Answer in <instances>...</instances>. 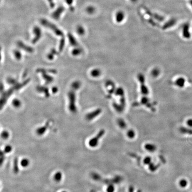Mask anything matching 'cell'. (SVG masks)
<instances>
[{"instance_id":"obj_1","label":"cell","mask_w":192,"mask_h":192,"mask_svg":"<svg viewBox=\"0 0 192 192\" xmlns=\"http://www.w3.org/2000/svg\"><path fill=\"white\" fill-rule=\"evenodd\" d=\"M22 88V84L17 83V84L14 85V87L9 89L7 91L4 92L1 96V108L2 109L3 106L5 105L8 98L10 97V96L13 94L14 91L15 90H18L21 88Z\"/></svg>"},{"instance_id":"obj_2","label":"cell","mask_w":192,"mask_h":192,"mask_svg":"<svg viewBox=\"0 0 192 192\" xmlns=\"http://www.w3.org/2000/svg\"><path fill=\"white\" fill-rule=\"evenodd\" d=\"M41 23L45 27L49 28V29L51 30L57 36L62 37L64 35L63 32L55 24L52 23L49 21L45 19H42L41 20Z\"/></svg>"},{"instance_id":"obj_3","label":"cell","mask_w":192,"mask_h":192,"mask_svg":"<svg viewBox=\"0 0 192 192\" xmlns=\"http://www.w3.org/2000/svg\"><path fill=\"white\" fill-rule=\"evenodd\" d=\"M68 98L69 100V110L72 113H76L77 111V108L76 105V94L74 90L69 91L68 92Z\"/></svg>"},{"instance_id":"obj_4","label":"cell","mask_w":192,"mask_h":192,"mask_svg":"<svg viewBox=\"0 0 192 192\" xmlns=\"http://www.w3.org/2000/svg\"><path fill=\"white\" fill-rule=\"evenodd\" d=\"M105 134V131L104 129L100 130L95 137L92 138L89 141V145L92 148H95L99 144V140Z\"/></svg>"},{"instance_id":"obj_5","label":"cell","mask_w":192,"mask_h":192,"mask_svg":"<svg viewBox=\"0 0 192 192\" xmlns=\"http://www.w3.org/2000/svg\"><path fill=\"white\" fill-rule=\"evenodd\" d=\"M65 10V8L63 6H59L54 12L52 14L53 18L54 19L58 20L59 19L61 16V14H63V12Z\"/></svg>"},{"instance_id":"obj_6","label":"cell","mask_w":192,"mask_h":192,"mask_svg":"<svg viewBox=\"0 0 192 192\" xmlns=\"http://www.w3.org/2000/svg\"><path fill=\"white\" fill-rule=\"evenodd\" d=\"M33 32L35 36L33 38V40H32V42L33 44H35L40 39L42 33H41V29L38 26L34 27L33 28Z\"/></svg>"},{"instance_id":"obj_7","label":"cell","mask_w":192,"mask_h":192,"mask_svg":"<svg viewBox=\"0 0 192 192\" xmlns=\"http://www.w3.org/2000/svg\"><path fill=\"white\" fill-rule=\"evenodd\" d=\"M101 112H102V110L100 109H98L92 112L91 113H89L86 115V119L89 121H91V120L94 119L95 117L98 116L101 114Z\"/></svg>"},{"instance_id":"obj_8","label":"cell","mask_w":192,"mask_h":192,"mask_svg":"<svg viewBox=\"0 0 192 192\" xmlns=\"http://www.w3.org/2000/svg\"><path fill=\"white\" fill-rule=\"evenodd\" d=\"M18 46L20 49H22L23 50L26 51L27 52L31 53L33 52V48L24 44L22 41H19L18 42Z\"/></svg>"},{"instance_id":"obj_9","label":"cell","mask_w":192,"mask_h":192,"mask_svg":"<svg viewBox=\"0 0 192 192\" xmlns=\"http://www.w3.org/2000/svg\"><path fill=\"white\" fill-rule=\"evenodd\" d=\"M49 124H50V122H47L46 123L45 125L38 128V129L36 130V133H37V134L39 136H41L44 134L46 133V130H47L49 126Z\"/></svg>"},{"instance_id":"obj_10","label":"cell","mask_w":192,"mask_h":192,"mask_svg":"<svg viewBox=\"0 0 192 192\" xmlns=\"http://www.w3.org/2000/svg\"><path fill=\"white\" fill-rule=\"evenodd\" d=\"M144 148L146 151L150 153H154L157 149L156 146L154 144L151 143L146 144L144 146Z\"/></svg>"},{"instance_id":"obj_11","label":"cell","mask_w":192,"mask_h":192,"mask_svg":"<svg viewBox=\"0 0 192 192\" xmlns=\"http://www.w3.org/2000/svg\"><path fill=\"white\" fill-rule=\"evenodd\" d=\"M183 36L186 38H189L190 37V33L189 31V25L187 24H185L182 28Z\"/></svg>"},{"instance_id":"obj_12","label":"cell","mask_w":192,"mask_h":192,"mask_svg":"<svg viewBox=\"0 0 192 192\" xmlns=\"http://www.w3.org/2000/svg\"><path fill=\"white\" fill-rule=\"evenodd\" d=\"M125 14L123 11H119L116 14V20L117 23H121L124 19Z\"/></svg>"},{"instance_id":"obj_13","label":"cell","mask_w":192,"mask_h":192,"mask_svg":"<svg viewBox=\"0 0 192 192\" xmlns=\"http://www.w3.org/2000/svg\"><path fill=\"white\" fill-rule=\"evenodd\" d=\"M68 38H69V42L71 46L74 47H78L79 44L78 41L76 40L75 37L72 34L69 33L68 34Z\"/></svg>"},{"instance_id":"obj_14","label":"cell","mask_w":192,"mask_h":192,"mask_svg":"<svg viewBox=\"0 0 192 192\" xmlns=\"http://www.w3.org/2000/svg\"><path fill=\"white\" fill-rule=\"evenodd\" d=\"M37 90L40 92H43L46 97H49L50 96L49 90L47 87L43 86H38L37 88Z\"/></svg>"},{"instance_id":"obj_15","label":"cell","mask_w":192,"mask_h":192,"mask_svg":"<svg viewBox=\"0 0 192 192\" xmlns=\"http://www.w3.org/2000/svg\"><path fill=\"white\" fill-rule=\"evenodd\" d=\"M176 20L173 18L167 21L163 26V29H167L173 26L176 23Z\"/></svg>"},{"instance_id":"obj_16","label":"cell","mask_w":192,"mask_h":192,"mask_svg":"<svg viewBox=\"0 0 192 192\" xmlns=\"http://www.w3.org/2000/svg\"><path fill=\"white\" fill-rule=\"evenodd\" d=\"M180 132L184 134L192 135V129L185 127H180Z\"/></svg>"},{"instance_id":"obj_17","label":"cell","mask_w":192,"mask_h":192,"mask_svg":"<svg viewBox=\"0 0 192 192\" xmlns=\"http://www.w3.org/2000/svg\"><path fill=\"white\" fill-rule=\"evenodd\" d=\"M42 76L46 81V84H49L53 82V78L52 76L48 75L47 74H46V73H43Z\"/></svg>"},{"instance_id":"obj_18","label":"cell","mask_w":192,"mask_h":192,"mask_svg":"<svg viewBox=\"0 0 192 192\" xmlns=\"http://www.w3.org/2000/svg\"><path fill=\"white\" fill-rule=\"evenodd\" d=\"M14 171L15 174H18L19 172V171L18 166V159L17 157H16L14 159Z\"/></svg>"},{"instance_id":"obj_19","label":"cell","mask_w":192,"mask_h":192,"mask_svg":"<svg viewBox=\"0 0 192 192\" xmlns=\"http://www.w3.org/2000/svg\"><path fill=\"white\" fill-rule=\"evenodd\" d=\"M127 137L129 139H133L136 136V132L134 129H130L127 131L126 133Z\"/></svg>"},{"instance_id":"obj_20","label":"cell","mask_w":192,"mask_h":192,"mask_svg":"<svg viewBox=\"0 0 192 192\" xmlns=\"http://www.w3.org/2000/svg\"><path fill=\"white\" fill-rule=\"evenodd\" d=\"M149 15H150V16L153 17L154 18L159 21H162L165 20L164 17H162V16L160 15L157 14H152L149 12Z\"/></svg>"},{"instance_id":"obj_21","label":"cell","mask_w":192,"mask_h":192,"mask_svg":"<svg viewBox=\"0 0 192 192\" xmlns=\"http://www.w3.org/2000/svg\"><path fill=\"white\" fill-rule=\"evenodd\" d=\"M117 124L119 127L122 129H125L127 127L126 122L122 119H119L117 120Z\"/></svg>"},{"instance_id":"obj_22","label":"cell","mask_w":192,"mask_h":192,"mask_svg":"<svg viewBox=\"0 0 192 192\" xmlns=\"http://www.w3.org/2000/svg\"><path fill=\"white\" fill-rule=\"evenodd\" d=\"M185 83V80L184 78H179L177 79L176 84L177 86L179 87H183L184 86Z\"/></svg>"},{"instance_id":"obj_23","label":"cell","mask_w":192,"mask_h":192,"mask_svg":"<svg viewBox=\"0 0 192 192\" xmlns=\"http://www.w3.org/2000/svg\"><path fill=\"white\" fill-rule=\"evenodd\" d=\"M188 182L186 179H181L179 181V185L182 188H185L187 186Z\"/></svg>"},{"instance_id":"obj_24","label":"cell","mask_w":192,"mask_h":192,"mask_svg":"<svg viewBox=\"0 0 192 192\" xmlns=\"http://www.w3.org/2000/svg\"><path fill=\"white\" fill-rule=\"evenodd\" d=\"M81 86V83L80 82H78V81H76L74 82L72 84V88L73 90H78Z\"/></svg>"},{"instance_id":"obj_25","label":"cell","mask_w":192,"mask_h":192,"mask_svg":"<svg viewBox=\"0 0 192 192\" xmlns=\"http://www.w3.org/2000/svg\"><path fill=\"white\" fill-rule=\"evenodd\" d=\"M62 173L60 172H58L56 173L54 176V180H55V181H57V182L60 181L62 179Z\"/></svg>"},{"instance_id":"obj_26","label":"cell","mask_w":192,"mask_h":192,"mask_svg":"<svg viewBox=\"0 0 192 192\" xmlns=\"http://www.w3.org/2000/svg\"><path fill=\"white\" fill-rule=\"evenodd\" d=\"M91 75L94 78L99 77L101 75V71L98 69H95L92 70L91 72Z\"/></svg>"},{"instance_id":"obj_27","label":"cell","mask_w":192,"mask_h":192,"mask_svg":"<svg viewBox=\"0 0 192 192\" xmlns=\"http://www.w3.org/2000/svg\"><path fill=\"white\" fill-rule=\"evenodd\" d=\"M77 32L78 34L80 35H83L85 33L84 28L82 26H79L77 28Z\"/></svg>"},{"instance_id":"obj_28","label":"cell","mask_w":192,"mask_h":192,"mask_svg":"<svg viewBox=\"0 0 192 192\" xmlns=\"http://www.w3.org/2000/svg\"><path fill=\"white\" fill-rule=\"evenodd\" d=\"M82 49L81 48H76L75 49H74L72 51V54L73 55H74V56H78V55H79L80 54H81L82 53Z\"/></svg>"},{"instance_id":"obj_29","label":"cell","mask_w":192,"mask_h":192,"mask_svg":"<svg viewBox=\"0 0 192 192\" xmlns=\"http://www.w3.org/2000/svg\"><path fill=\"white\" fill-rule=\"evenodd\" d=\"M29 161L27 158H24L21 161V165L23 167H26L29 165Z\"/></svg>"},{"instance_id":"obj_30","label":"cell","mask_w":192,"mask_h":192,"mask_svg":"<svg viewBox=\"0 0 192 192\" xmlns=\"http://www.w3.org/2000/svg\"><path fill=\"white\" fill-rule=\"evenodd\" d=\"M37 72L42 73H46V72L50 73H57L56 70H46V69H39L37 70Z\"/></svg>"},{"instance_id":"obj_31","label":"cell","mask_w":192,"mask_h":192,"mask_svg":"<svg viewBox=\"0 0 192 192\" xmlns=\"http://www.w3.org/2000/svg\"><path fill=\"white\" fill-rule=\"evenodd\" d=\"M12 104L14 107L15 108H19L21 105V102L18 99H14L12 102Z\"/></svg>"},{"instance_id":"obj_32","label":"cell","mask_w":192,"mask_h":192,"mask_svg":"<svg viewBox=\"0 0 192 192\" xmlns=\"http://www.w3.org/2000/svg\"><path fill=\"white\" fill-rule=\"evenodd\" d=\"M152 162V158L150 156H146L143 160L144 164L146 165H150Z\"/></svg>"},{"instance_id":"obj_33","label":"cell","mask_w":192,"mask_h":192,"mask_svg":"<svg viewBox=\"0 0 192 192\" xmlns=\"http://www.w3.org/2000/svg\"><path fill=\"white\" fill-rule=\"evenodd\" d=\"M115 189V188L114 185L110 184L107 186L106 191V192H114Z\"/></svg>"},{"instance_id":"obj_34","label":"cell","mask_w":192,"mask_h":192,"mask_svg":"<svg viewBox=\"0 0 192 192\" xmlns=\"http://www.w3.org/2000/svg\"><path fill=\"white\" fill-rule=\"evenodd\" d=\"M66 4L69 6L70 10L71 11H73L75 9L73 6H72L73 3V0H65Z\"/></svg>"},{"instance_id":"obj_35","label":"cell","mask_w":192,"mask_h":192,"mask_svg":"<svg viewBox=\"0 0 192 192\" xmlns=\"http://www.w3.org/2000/svg\"><path fill=\"white\" fill-rule=\"evenodd\" d=\"M65 44V39L64 38H62L60 41L59 45V51L60 52L62 51L64 49V46Z\"/></svg>"},{"instance_id":"obj_36","label":"cell","mask_w":192,"mask_h":192,"mask_svg":"<svg viewBox=\"0 0 192 192\" xmlns=\"http://www.w3.org/2000/svg\"><path fill=\"white\" fill-rule=\"evenodd\" d=\"M92 177L93 179L95 180V181H101L102 180V178H101L100 175H99L98 174H97V173L92 174Z\"/></svg>"},{"instance_id":"obj_37","label":"cell","mask_w":192,"mask_h":192,"mask_svg":"<svg viewBox=\"0 0 192 192\" xmlns=\"http://www.w3.org/2000/svg\"><path fill=\"white\" fill-rule=\"evenodd\" d=\"M14 55L16 58L17 59V60H20L21 58L22 55H21L20 52L19 50H15L14 51Z\"/></svg>"},{"instance_id":"obj_38","label":"cell","mask_w":192,"mask_h":192,"mask_svg":"<svg viewBox=\"0 0 192 192\" xmlns=\"http://www.w3.org/2000/svg\"><path fill=\"white\" fill-rule=\"evenodd\" d=\"M86 11L88 14H92L95 12V8L92 6H90L86 9Z\"/></svg>"},{"instance_id":"obj_39","label":"cell","mask_w":192,"mask_h":192,"mask_svg":"<svg viewBox=\"0 0 192 192\" xmlns=\"http://www.w3.org/2000/svg\"><path fill=\"white\" fill-rule=\"evenodd\" d=\"M9 134L7 131H3L1 133V137L3 139H7L9 137Z\"/></svg>"},{"instance_id":"obj_40","label":"cell","mask_w":192,"mask_h":192,"mask_svg":"<svg viewBox=\"0 0 192 192\" xmlns=\"http://www.w3.org/2000/svg\"><path fill=\"white\" fill-rule=\"evenodd\" d=\"M7 81L8 82L9 84L12 85H15L18 83L16 80L15 79L13 78H9L8 79Z\"/></svg>"},{"instance_id":"obj_41","label":"cell","mask_w":192,"mask_h":192,"mask_svg":"<svg viewBox=\"0 0 192 192\" xmlns=\"http://www.w3.org/2000/svg\"><path fill=\"white\" fill-rule=\"evenodd\" d=\"M12 150V147L9 145L6 146L4 149V153H9L11 152Z\"/></svg>"},{"instance_id":"obj_42","label":"cell","mask_w":192,"mask_h":192,"mask_svg":"<svg viewBox=\"0 0 192 192\" xmlns=\"http://www.w3.org/2000/svg\"><path fill=\"white\" fill-rule=\"evenodd\" d=\"M56 51H55V50H52L51 51V52L48 55V58L50 60H52L53 59V58H54V55L55 54H57L56 53H55Z\"/></svg>"},{"instance_id":"obj_43","label":"cell","mask_w":192,"mask_h":192,"mask_svg":"<svg viewBox=\"0 0 192 192\" xmlns=\"http://www.w3.org/2000/svg\"><path fill=\"white\" fill-rule=\"evenodd\" d=\"M49 2V5L51 8H53L55 6V3H54V0H47Z\"/></svg>"},{"instance_id":"obj_44","label":"cell","mask_w":192,"mask_h":192,"mask_svg":"<svg viewBox=\"0 0 192 192\" xmlns=\"http://www.w3.org/2000/svg\"><path fill=\"white\" fill-rule=\"evenodd\" d=\"M186 124L189 128H192V119H188L186 122Z\"/></svg>"},{"instance_id":"obj_45","label":"cell","mask_w":192,"mask_h":192,"mask_svg":"<svg viewBox=\"0 0 192 192\" xmlns=\"http://www.w3.org/2000/svg\"><path fill=\"white\" fill-rule=\"evenodd\" d=\"M4 158H5V156H4V153L3 152H1V158H0V162H1V164H2L3 161H4Z\"/></svg>"},{"instance_id":"obj_46","label":"cell","mask_w":192,"mask_h":192,"mask_svg":"<svg viewBox=\"0 0 192 192\" xmlns=\"http://www.w3.org/2000/svg\"><path fill=\"white\" fill-rule=\"evenodd\" d=\"M58 89L57 87H53L52 89V92L53 93H56L58 92Z\"/></svg>"},{"instance_id":"obj_47","label":"cell","mask_w":192,"mask_h":192,"mask_svg":"<svg viewBox=\"0 0 192 192\" xmlns=\"http://www.w3.org/2000/svg\"><path fill=\"white\" fill-rule=\"evenodd\" d=\"M130 1L133 2H136L137 1V0H130Z\"/></svg>"},{"instance_id":"obj_48","label":"cell","mask_w":192,"mask_h":192,"mask_svg":"<svg viewBox=\"0 0 192 192\" xmlns=\"http://www.w3.org/2000/svg\"><path fill=\"white\" fill-rule=\"evenodd\" d=\"M190 3L191 6H192V0H191V1H190Z\"/></svg>"},{"instance_id":"obj_49","label":"cell","mask_w":192,"mask_h":192,"mask_svg":"<svg viewBox=\"0 0 192 192\" xmlns=\"http://www.w3.org/2000/svg\"><path fill=\"white\" fill-rule=\"evenodd\" d=\"M66 192V191H63V192Z\"/></svg>"}]
</instances>
